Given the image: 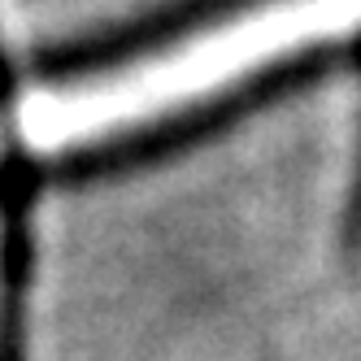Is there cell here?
I'll use <instances>...</instances> for the list:
<instances>
[{
    "label": "cell",
    "instance_id": "1",
    "mask_svg": "<svg viewBox=\"0 0 361 361\" xmlns=\"http://www.w3.org/2000/svg\"><path fill=\"white\" fill-rule=\"evenodd\" d=\"M348 66H361V35H348V39L331 35V39L288 48L274 61L252 66L235 74L231 83H222L218 92L188 100V105H178L152 122L74 144L66 152H53V157H39V178H44V188L48 183L79 188V183H100V178H118V174H131L144 166H157L174 157V152H188L204 140H214L226 126L244 122L248 114L270 109L279 100H288L292 92L314 87L318 79H326L335 70H348Z\"/></svg>",
    "mask_w": 361,
    "mask_h": 361
},
{
    "label": "cell",
    "instance_id": "2",
    "mask_svg": "<svg viewBox=\"0 0 361 361\" xmlns=\"http://www.w3.org/2000/svg\"><path fill=\"white\" fill-rule=\"evenodd\" d=\"M257 5H270V0H166V5L144 9L126 22H114L105 31L44 48L31 61V79L57 87V83H74V79H92V74H109L126 61L152 57L157 48H170L204 27L231 22Z\"/></svg>",
    "mask_w": 361,
    "mask_h": 361
},
{
    "label": "cell",
    "instance_id": "3",
    "mask_svg": "<svg viewBox=\"0 0 361 361\" xmlns=\"http://www.w3.org/2000/svg\"><path fill=\"white\" fill-rule=\"evenodd\" d=\"M39 192L44 178L35 152L27 148L0 152V361H27Z\"/></svg>",
    "mask_w": 361,
    "mask_h": 361
},
{
    "label": "cell",
    "instance_id": "4",
    "mask_svg": "<svg viewBox=\"0 0 361 361\" xmlns=\"http://www.w3.org/2000/svg\"><path fill=\"white\" fill-rule=\"evenodd\" d=\"M348 244H353V248H361V161H357L353 200H348Z\"/></svg>",
    "mask_w": 361,
    "mask_h": 361
},
{
    "label": "cell",
    "instance_id": "5",
    "mask_svg": "<svg viewBox=\"0 0 361 361\" xmlns=\"http://www.w3.org/2000/svg\"><path fill=\"white\" fill-rule=\"evenodd\" d=\"M13 96H18V74H13V66L5 57V48H0V114L13 105Z\"/></svg>",
    "mask_w": 361,
    "mask_h": 361
}]
</instances>
